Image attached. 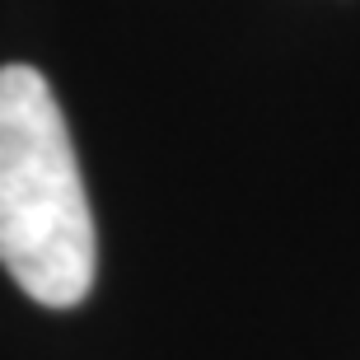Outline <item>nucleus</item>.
Returning <instances> with one entry per match:
<instances>
[{"label":"nucleus","instance_id":"obj_1","mask_svg":"<svg viewBox=\"0 0 360 360\" xmlns=\"http://www.w3.org/2000/svg\"><path fill=\"white\" fill-rule=\"evenodd\" d=\"M0 267L47 309L80 304L98 271L75 146L33 66H0Z\"/></svg>","mask_w":360,"mask_h":360}]
</instances>
